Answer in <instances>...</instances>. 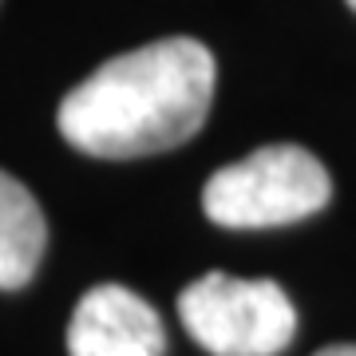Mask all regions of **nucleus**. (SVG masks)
I'll return each instance as SVG.
<instances>
[{
	"label": "nucleus",
	"mask_w": 356,
	"mask_h": 356,
	"mask_svg": "<svg viewBox=\"0 0 356 356\" xmlns=\"http://www.w3.org/2000/svg\"><path fill=\"white\" fill-rule=\"evenodd\" d=\"M214 51L166 36L99 64L60 103V135L95 159L175 151L202 131L214 103Z\"/></svg>",
	"instance_id": "nucleus-1"
},
{
	"label": "nucleus",
	"mask_w": 356,
	"mask_h": 356,
	"mask_svg": "<svg viewBox=\"0 0 356 356\" xmlns=\"http://www.w3.org/2000/svg\"><path fill=\"white\" fill-rule=\"evenodd\" d=\"M329 194V170L317 154L297 143H269L210 175L202 210L226 229H269L325 210Z\"/></svg>",
	"instance_id": "nucleus-2"
},
{
	"label": "nucleus",
	"mask_w": 356,
	"mask_h": 356,
	"mask_svg": "<svg viewBox=\"0 0 356 356\" xmlns=\"http://www.w3.org/2000/svg\"><path fill=\"white\" fill-rule=\"evenodd\" d=\"M178 317L210 356H277L297 337V309L269 277L206 273L178 293Z\"/></svg>",
	"instance_id": "nucleus-3"
},
{
	"label": "nucleus",
	"mask_w": 356,
	"mask_h": 356,
	"mask_svg": "<svg viewBox=\"0 0 356 356\" xmlns=\"http://www.w3.org/2000/svg\"><path fill=\"white\" fill-rule=\"evenodd\" d=\"M163 321L127 285H95L67 325V356H163Z\"/></svg>",
	"instance_id": "nucleus-4"
},
{
	"label": "nucleus",
	"mask_w": 356,
	"mask_h": 356,
	"mask_svg": "<svg viewBox=\"0 0 356 356\" xmlns=\"http://www.w3.org/2000/svg\"><path fill=\"white\" fill-rule=\"evenodd\" d=\"M48 245L44 210L20 178L0 170V289H24Z\"/></svg>",
	"instance_id": "nucleus-5"
},
{
	"label": "nucleus",
	"mask_w": 356,
	"mask_h": 356,
	"mask_svg": "<svg viewBox=\"0 0 356 356\" xmlns=\"http://www.w3.org/2000/svg\"><path fill=\"white\" fill-rule=\"evenodd\" d=\"M317 356H356V344H329V348H321Z\"/></svg>",
	"instance_id": "nucleus-6"
},
{
	"label": "nucleus",
	"mask_w": 356,
	"mask_h": 356,
	"mask_svg": "<svg viewBox=\"0 0 356 356\" xmlns=\"http://www.w3.org/2000/svg\"><path fill=\"white\" fill-rule=\"evenodd\" d=\"M348 4H353V8H356V0H348Z\"/></svg>",
	"instance_id": "nucleus-7"
}]
</instances>
